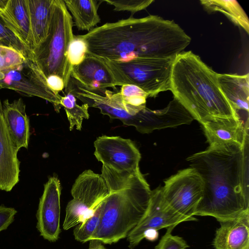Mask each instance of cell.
<instances>
[{
	"label": "cell",
	"instance_id": "6da1fadb",
	"mask_svg": "<svg viewBox=\"0 0 249 249\" xmlns=\"http://www.w3.org/2000/svg\"><path fill=\"white\" fill-rule=\"evenodd\" d=\"M81 36L87 44L88 53L112 61L175 58L191 41L173 20L157 15L106 23Z\"/></svg>",
	"mask_w": 249,
	"mask_h": 249
},
{
	"label": "cell",
	"instance_id": "7a4b0ae2",
	"mask_svg": "<svg viewBox=\"0 0 249 249\" xmlns=\"http://www.w3.org/2000/svg\"><path fill=\"white\" fill-rule=\"evenodd\" d=\"M204 182L195 215L211 216L220 223L249 211V138L243 147H210L187 159Z\"/></svg>",
	"mask_w": 249,
	"mask_h": 249
},
{
	"label": "cell",
	"instance_id": "3957f363",
	"mask_svg": "<svg viewBox=\"0 0 249 249\" xmlns=\"http://www.w3.org/2000/svg\"><path fill=\"white\" fill-rule=\"evenodd\" d=\"M170 91L201 124L216 118L239 119L220 89L217 73L192 51H183L175 57Z\"/></svg>",
	"mask_w": 249,
	"mask_h": 249
},
{
	"label": "cell",
	"instance_id": "277c9868",
	"mask_svg": "<svg viewBox=\"0 0 249 249\" xmlns=\"http://www.w3.org/2000/svg\"><path fill=\"white\" fill-rule=\"evenodd\" d=\"M101 172L110 192L103 201L100 222L91 240L111 244L126 237L140 222L152 191L140 170L118 173L103 165Z\"/></svg>",
	"mask_w": 249,
	"mask_h": 249
},
{
	"label": "cell",
	"instance_id": "5b68a950",
	"mask_svg": "<svg viewBox=\"0 0 249 249\" xmlns=\"http://www.w3.org/2000/svg\"><path fill=\"white\" fill-rule=\"evenodd\" d=\"M73 24L72 18L64 1L53 0L47 36L33 52V58L45 77L58 76L64 81L65 87L72 70L68 52L74 36Z\"/></svg>",
	"mask_w": 249,
	"mask_h": 249
},
{
	"label": "cell",
	"instance_id": "8992f818",
	"mask_svg": "<svg viewBox=\"0 0 249 249\" xmlns=\"http://www.w3.org/2000/svg\"><path fill=\"white\" fill-rule=\"evenodd\" d=\"M65 89L70 91L89 107L97 108L102 114L134 126L141 133H149L155 130L156 110L129 104L119 91L89 89L71 76Z\"/></svg>",
	"mask_w": 249,
	"mask_h": 249
},
{
	"label": "cell",
	"instance_id": "52a82bcc",
	"mask_svg": "<svg viewBox=\"0 0 249 249\" xmlns=\"http://www.w3.org/2000/svg\"><path fill=\"white\" fill-rule=\"evenodd\" d=\"M175 58H136L125 61L101 59L109 68L116 86L133 85L148 97H154L161 92L170 90Z\"/></svg>",
	"mask_w": 249,
	"mask_h": 249
},
{
	"label": "cell",
	"instance_id": "ba28073f",
	"mask_svg": "<svg viewBox=\"0 0 249 249\" xmlns=\"http://www.w3.org/2000/svg\"><path fill=\"white\" fill-rule=\"evenodd\" d=\"M110 189L102 174L86 170L76 179L71 190L73 198L68 204L63 229L68 230L90 217Z\"/></svg>",
	"mask_w": 249,
	"mask_h": 249
},
{
	"label": "cell",
	"instance_id": "9c48e42d",
	"mask_svg": "<svg viewBox=\"0 0 249 249\" xmlns=\"http://www.w3.org/2000/svg\"><path fill=\"white\" fill-rule=\"evenodd\" d=\"M161 189L164 200L173 209L183 216L196 219L195 213L203 196L204 182L195 169L179 171L164 181Z\"/></svg>",
	"mask_w": 249,
	"mask_h": 249
},
{
	"label": "cell",
	"instance_id": "30bf717a",
	"mask_svg": "<svg viewBox=\"0 0 249 249\" xmlns=\"http://www.w3.org/2000/svg\"><path fill=\"white\" fill-rule=\"evenodd\" d=\"M0 89H6L28 97H37L53 104L56 111L61 108V95L48 86L46 78L34 58H28L18 68L4 73Z\"/></svg>",
	"mask_w": 249,
	"mask_h": 249
},
{
	"label": "cell",
	"instance_id": "8fae6325",
	"mask_svg": "<svg viewBox=\"0 0 249 249\" xmlns=\"http://www.w3.org/2000/svg\"><path fill=\"white\" fill-rule=\"evenodd\" d=\"M185 217L173 209L165 201L161 187L151 191L147 210L138 224L128 234L130 249L136 247L143 239L144 233L149 230L158 231L163 228L174 229L179 224L196 221Z\"/></svg>",
	"mask_w": 249,
	"mask_h": 249
},
{
	"label": "cell",
	"instance_id": "7c38bea8",
	"mask_svg": "<svg viewBox=\"0 0 249 249\" xmlns=\"http://www.w3.org/2000/svg\"><path fill=\"white\" fill-rule=\"evenodd\" d=\"M97 160L118 173H134L140 170L141 156L133 142L119 136H102L94 142Z\"/></svg>",
	"mask_w": 249,
	"mask_h": 249
},
{
	"label": "cell",
	"instance_id": "4fadbf2b",
	"mask_svg": "<svg viewBox=\"0 0 249 249\" xmlns=\"http://www.w3.org/2000/svg\"><path fill=\"white\" fill-rule=\"evenodd\" d=\"M61 185L57 177H51L44 185L40 198L36 217L40 235L50 242H55L60 232Z\"/></svg>",
	"mask_w": 249,
	"mask_h": 249
},
{
	"label": "cell",
	"instance_id": "5bb4252c",
	"mask_svg": "<svg viewBox=\"0 0 249 249\" xmlns=\"http://www.w3.org/2000/svg\"><path fill=\"white\" fill-rule=\"evenodd\" d=\"M210 147L236 145L243 147L249 126L235 118H216L201 124Z\"/></svg>",
	"mask_w": 249,
	"mask_h": 249
},
{
	"label": "cell",
	"instance_id": "9a60e30c",
	"mask_svg": "<svg viewBox=\"0 0 249 249\" xmlns=\"http://www.w3.org/2000/svg\"><path fill=\"white\" fill-rule=\"evenodd\" d=\"M220 89L237 117L249 125V74L217 73Z\"/></svg>",
	"mask_w": 249,
	"mask_h": 249
},
{
	"label": "cell",
	"instance_id": "2e32d148",
	"mask_svg": "<svg viewBox=\"0 0 249 249\" xmlns=\"http://www.w3.org/2000/svg\"><path fill=\"white\" fill-rule=\"evenodd\" d=\"M3 121L14 147L19 150L28 148L30 137L29 119L25 105L21 98L10 102L6 99L2 103Z\"/></svg>",
	"mask_w": 249,
	"mask_h": 249
},
{
	"label": "cell",
	"instance_id": "e0dca14e",
	"mask_svg": "<svg viewBox=\"0 0 249 249\" xmlns=\"http://www.w3.org/2000/svg\"><path fill=\"white\" fill-rule=\"evenodd\" d=\"M18 152L5 126L0 100V190L10 191L19 181L20 162Z\"/></svg>",
	"mask_w": 249,
	"mask_h": 249
},
{
	"label": "cell",
	"instance_id": "ac0fdd59",
	"mask_svg": "<svg viewBox=\"0 0 249 249\" xmlns=\"http://www.w3.org/2000/svg\"><path fill=\"white\" fill-rule=\"evenodd\" d=\"M71 76L91 89H115L116 87L105 63L88 53L84 60L72 68Z\"/></svg>",
	"mask_w": 249,
	"mask_h": 249
},
{
	"label": "cell",
	"instance_id": "d6986e66",
	"mask_svg": "<svg viewBox=\"0 0 249 249\" xmlns=\"http://www.w3.org/2000/svg\"><path fill=\"white\" fill-rule=\"evenodd\" d=\"M220 225L213 241L215 249H249V211Z\"/></svg>",
	"mask_w": 249,
	"mask_h": 249
},
{
	"label": "cell",
	"instance_id": "ffe728a7",
	"mask_svg": "<svg viewBox=\"0 0 249 249\" xmlns=\"http://www.w3.org/2000/svg\"><path fill=\"white\" fill-rule=\"evenodd\" d=\"M0 18L32 53L33 43L28 0H8Z\"/></svg>",
	"mask_w": 249,
	"mask_h": 249
},
{
	"label": "cell",
	"instance_id": "44dd1931",
	"mask_svg": "<svg viewBox=\"0 0 249 249\" xmlns=\"http://www.w3.org/2000/svg\"><path fill=\"white\" fill-rule=\"evenodd\" d=\"M53 2V0H28L33 52L44 41L47 36Z\"/></svg>",
	"mask_w": 249,
	"mask_h": 249
},
{
	"label": "cell",
	"instance_id": "7402d4cb",
	"mask_svg": "<svg viewBox=\"0 0 249 249\" xmlns=\"http://www.w3.org/2000/svg\"><path fill=\"white\" fill-rule=\"evenodd\" d=\"M66 6L71 14L73 23L78 30H91L100 22L97 10L99 0H64Z\"/></svg>",
	"mask_w": 249,
	"mask_h": 249
},
{
	"label": "cell",
	"instance_id": "603a6c76",
	"mask_svg": "<svg viewBox=\"0 0 249 249\" xmlns=\"http://www.w3.org/2000/svg\"><path fill=\"white\" fill-rule=\"evenodd\" d=\"M201 4L210 12H219L249 33L248 16L238 2L235 0H202Z\"/></svg>",
	"mask_w": 249,
	"mask_h": 249
},
{
	"label": "cell",
	"instance_id": "cb8c5ba5",
	"mask_svg": "<svg viewBox=\"0 0 249 249\" xmlns=\"http://www.w3.org/2000/svg\"><path fill=\"white\" fill-rule=\"evenodd\" d=\"M65 95L61 96L60 105L63 107L66 112L70 123V130H72L74 126L78 130H81L84 119L89 118L88 105L83 104L80 106L77 103L76 98L69 90L65 89Z\"/></svg>",
	"mask_w": 249,
	"mask_h": 249
},
{
	"label": "cell",
	"instance_id": "d4e9b609",
	"mask_svg": "<svg viewBox=\"0 0 249 249\" xmlns=\"http://www.w3.org/2000/svg\"><path fill=\"white\" fill-rule=\"evenodd\" d=\"M103 201L90 217L76 226L73 231L75 240L82 243L91 240L100 222L103 209Z\"/></svg>",
	"mask_w": 249,
	"mask_h": 249
},
{
	"label": "cell",
	"instance_id": "484cf974",
	"mask_svg": "<svg viewBox=\"0 0 249 249\" xmlns=\"http://www.w3.org/2000/svg\"><path fill=\"white\" fill-rule=\"evenodd\" d=\"M27 58L13 48L0 45V71L3 73L18 68Z\"/></svg>",
	"mask_w": 249,
	"mask_h": 249
},
{
	"label": "cell",
	"instance_id": "4316f807",
	"mask_svg": "<svg viewBox=\"0 0 249 249\" xmlns=\"http://www.w3.org/2000/svg\"><path fill=\"white\" fill-rule=\"evenodd\" d=\"M0 45L13 48L26 58H33L31 52L8 28L0 18Z\"/></svg>",
	"mask_w": 249,
	"mask_h": 249
},
{
	"label": "cell",
	"instance_id": "83f0119b",
	"mask_svg": "<svg viewBox=\"0 0 249 249\" xmlns=\"http://www.w3.org/2000/svg\"><path fill=\"white\" fill-rule=\"evenodd\" d=\"M88 53V46L81 35H74L70 44L68 57L72 68L80 64Z\"/></svg>",
	"mask_w": 249,
	"mask_h": 249
},
{
	"label": "cell",
	"instance_id": "f1b7e54d",
	"mask_svg": "<svg viewBox=\"0 0 249 249\" xmlns=\"http://www.w3.org/2000/svg\"><path fill=\"white\" fill-rule=\"evenodd\" d=\"M108 4L114 6L115 11H127L131 12V17L140 11L145 9L153 2V0H104Z\"/></svg>",
	"mask_w": 249,
	"mask_h": 249
},
{
	"label": "cell",
	"instance_id": "f546056e",
	"mask_svg": "<svg viewBox=\"0 0 249 249\" xmlns=\"http://www.w3.org/2000/svg\"><path fill=\"white\" fill-rule=\"evenodd\" d=\"M120 93L126 102L136 107H146L147 94L139 87L133 85H124L121 86Z\"/></svg>",
	"mask_w": 249,
	"mask_h": 249
},
{
	"label": "cell",
	"instance_id": "4dcf8cb0",
	"mask_svg": "<svg viewBox=\"0 0 249 249\" xmlns=\"http://www.w3.org/2000/svg\"><path fill=\"white\" fill-rule=\"evenodd\" d=\"M173 229H167L155 249H186L189 246L181 237L171 234Z\"/></svg>",
	"mask_w": 249,
	"mask_h": 249
},
{
	"label": "cell",
	"instance_id": "1f68e13d",
	"mask_svg": "<svg viewBox=\"0 0 249 249\" xmlns=\"http://www.w3.org/2000/svg\"><path fill=\"white\" fill-rule=\"evenodd\" d=\"M17 213L13 208L0 206V231L6 230L13 222Z\"/></svg>",
	"mask_w": 249,
	"mask_h": 249
},
{
	"label": "cell",
	"instance_id": "d6a6232c",
	"mask_svg": "<svg viewBox=\"0 0 249 249\" xmlns=\"http://www.w3.org/2000/svg\"><path fill=\"white\" fill-rule=\"evenodd\" d=\"M46 80L49 87L57 93L65 88L64 81L58 76L50 75L46 78Z\"/></svg>",
	"mask_w": 249,
	"mask_h": 249
},
{
	"label": "cell",
	"instance_id": "836d02e7",
	"mask_svg": "<svg viewBox=\"0 0 249 249\" xmlns=\"http://www.w3.org/2000/svg\"><path fill=\"white\" fill-rule=\"evenodd\" d=\"M89 249H106L102 242L98 240H91L89 241Z\"/></svg>",
	"mask_w": 249,
	"mask_h": 249
},
{
	"label": "cell",
	"instance_id": "e575fe53",
	"mask_svg": "<svg viewBox=\"0 0 249 249\" xmlns=\"http://www.w3.org/2000/svg\"><path fill=\"white\" fill-rule=\"evenodd\" d=\"M4 78V74L3 72L0 71V81L2 80Z\"/></svg>",
	"mask_w": 249,
	"mask_h": 249
},
{
	"label": "cell",
	"instance_id": "d590c367",
	"mask_svg": "<svg viewBox=\"0 0 249 249\" xmlns=\"http://www.w3.org/2000/svg\"><path fill=\"white\" fill-rule=\"evenodd\" d=\"M2 12V1L0 0V14Z\"/></svg>",
	"mask_w": 249,
	"mask_h": 249
}]
</instances>
